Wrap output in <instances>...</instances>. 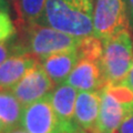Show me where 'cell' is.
Segmentation results:
<instances>
[{
    "instance_id": "obj_24",
    "label": "cell",
    "mask_w": 133,
    "mask_h": 133,
    "mask_svg": "<svg viewBox=\"0 0 133 133\" xmlns=\"http://www.w3.org/2000/svg\"><path fill=\"white\" fill-rule=\"evenodd\" d=\"M88 133H95L94 131H92V132H88ZM114 133H119V132H114Z\"/></svg>"
},
{
    "instance_id": "obj_12",
    "label": "cell",
    "mask_w": 133,
    "mask_h": 133,
    "mask_svg": "<svg viewBox=\"0 0 133 133\" xmlns=\"http://www.w3.org/2000/svg\"><path fill=\"white\" fill-rule=\"evenodd\" d=\"M79 53L77 50L64 51L51 55L39 61L40 65L53 81L56 85L64 83L72 72L79 61Z\"/></svg>"
},
{
    "instance_id": "obj_13",
    "label": "cell",
    "mask_w": 133,
    "mask_h": 133,
    "mask_svg": "<svg viewBox=\"0 0 133 133\" xmlns=\"http://www.w3.org/2000/svg\"><path fill=\"white\" fill-rule=\"evenodd\" d=\"M23 109L11 90H0V120L9 130L20 127Z\"/></svg>"
},
{
    "instance_id": "obj_4",
    "label": "cell",
    "mask_w": 133,
    "mask_h": 133,
    "mask_svg": "<svg viewBox=\"0 0 133 133\" xmlns=\"http://www.w3.org/2000/svg\"><path fill=\"white\" fill-rule=\"evenodd\" d=\"M103 53L100 60L107 84H122L133 65V38L124 30L102 41Z\"/></svg>"
},
{
    "instance_id": "obj_21",
    "label": "cell",
    "mask_w": 133,
    "mask_h": 133,
    "mask_svg": "<svg viewBox=\"0 0 133 133\" xmlns=\"http://www.w3.org/2000/svg\"><path fill=\"white\" fill-rule=\"evenodd\" d=\"M9 1L8 0H0V11L9 12Z\"/></svg>"
},
{
    "instance_id": "obj_7",
    "label": "cell",
    "mask_w": 133,
    "mask_h": 133,
    "mask_svg": "<svg viewBox=\"0 0 133 133\" xmlns=\"http://www.w3.org/2000/svg\"><path fill=\"white\" fill-rule=\"evenodd\" d=\"M50 102L60 123V133H84L74 119L77 89L68 83L57 85L49 95Z\"/></svg>"
},
{
    "instance_id": "obj_10",
    "label": "cell",
    "mask_w": 133,
    "mask_h": 133,
    "mask_svg": "<svg viewBox=\"0 0 133 133\" xmlns=\"http://www.w3.org/2000/svg\"><path fill=\"white\" fill-rule=\"evenodd\" d=\"M100 105H101V90L80 91L76 102L74 119L82 130L87 132L94 131L100 112Z\"/></svg>"
},
{
    "instance_id": "obj_1",
    "label": "cell",
    "mask_w": 133,
    "mask_h": 133,
    "mask_svg": "<svg viewBox=\"0 0 133 133\" xmlns=\"http://www.w3.org/2000/svg\"><path fill=\"white\" fill-rule=\"evenodd\" d=\"M93 0H47L38 23L78 38L93 36Z\"/></svg>"
},
{
    "instance_id": "obj_11",
    "label": "cell",
    "mask_w": 133,
    "mask_h": 133,
    "mask_svg": "<svg viewBox=\"0 0 133 133\" xmlns=\"http://www.w3.org/2000/svg\"><path fill=\"white\" fill-rule=\"evenodd\" d=\"M39 63L31 55H18L0 64V90H11L30 70Z\"/></svg>"
},
{
    "instance_id": "obj_20",
    "label": "cell",
    "mask_w": 133,
    "mask_h": 133,
    "mask_svg": "<svg viewBox=\"0 0 133 133\" xmlns=\"http://www.w3.org/2000/svg\"><path fill=\"white\" fill-rule=\"evenodd\" d=\"M122 84H123V85H125L127 88H129L130 90L133 91V65H132V69H131L130 73L128 74V77H127V79H125V81H124Z\"/></svg>"
},
{
    "instance_id": "obj_17",
    "label": "cell",
    "mask_w": 133,
    "mask_h": 133,
    "mask_svg": "<svg viewBox=\"0 0 133 133\" xmlns=\"http://www.w3.org/2000/svg\"><path fill=\"white\" fill-rule=\"evenodd\" d=\"M18 55H22V53L20 51L18 43H17L16 36L10 40L0 42V64L3 63L9 58Z\"/></svg>"
},
{
    "instance_id": "obj_23",
    "label": "cell",
    "mask_w": 133,
    "mask_h": 133,
    "mask_svg": "<svg viewBox=\"0 0 133 133\" xmlns=\"http://www.w3.org/2000/svg\"><path fill=\"white\" fill-rule=\"evenodd\" d=\"M10 130H9V128H8L5 123H3L1 120H0V133H8Z\"/></svg>"
},
{
    "instance_id": "obj_22",
    "label": "cell",
    "mask_w": 133,
    "mask_h": 133,
    "mask_svg": "<svg viewBox=\"0 0 133 133\" xmlns=\"http://www.w3.org/2000/svg\"><path fill=\"white\" fill-rule=\"evenodd\" d=\"M8 133H29L26 129H23L22 127H17L15 129H11V130Z\"/></svg>"
},
{
    "instance_id": "obj_25",
    "label": "cell",
    "mask_w": 133,
    "mask_h": 133,
    "mask_svg": "<svg viewBox=\"0 0 133 133\" xmlns=\"http://www.w3.org/2000/svg\"><path fill=\"white\" fill-rule=\"evenodd\" d=\"M85 133H88V132H85Z\"/></svg>"
},
{
    "instance_id": "obj_14",
    "label": "cell",
    "mask_w": 133,
    "mask_h": 133,
    "mask_svg": "<svg viewBox=\"0 0 133 133\" xmlns=\"http://www.w3.org/2000/svg\"><path fill=\"white\" fill-rule=\"evenodd\" d=\"M47 0H14L17 15L15 23H38L41 18Z\"/></svg>"
},
{
    "instance_id": "obj_5",
    "label": "cell",
    "mask_w": 133,
    "mask_h": 133,
    "mask_svg": "<svg viewBox=\"0 0 133 133\" xmlns=\"http://www.w3.org/2000/svg\"><path fill=\"white\" fill-rule=\"evenodd\" d=\"M93 36L104 41L129 30L125 0H93Z\"/></svg>"
},
{
    "instance_id": "obj_3",
    "label": "cell",
    "mask_w": 133,
    "mask_h": 133,
    "mask_svg": "<svg viewBox=\"0 0 133 133\" xmlns=\"http://www.w3.org/2000/svg\"><path fill=\"white\" fill-rule=\"evenodd\" d=\"M133 114V91L123 84H107L101 90V105L95 133H114Z\"/></svg>"
},
{
    "instance_id": "obj_2",
    "label": "cell",
    "mask_w": 133,
    "mask_h": 133,
    "mask_svg": "<svg viewBox=\"0 0 133 133\" xmlns=\"http://www.w3.org/2000/svg\"><path fill=\"white\" fill-rule=\"evenodd\" d=\"M16 40L22 55H31L39 61L51 55L77 50L82 38L73 37L39 23H15Z\"/></svg>"
},
{
    "instance_id": "obj_18",
    "label": "cell",
    "mask_w": 133,
    "mask_h": 133,
    "mask_svg": "<svg viewBox=\"0 0 133 133\" xmlns=\"http://www.w3.org/2000/svg\"><path fill=\"white\" fill-rule=\"evenodd\" d=\"M119 133H133V114L127 118L118 129Z\"/></svg>"
},
{
    "instance_id": "obj_15",
    "label": "cell",
    "mask_w": 133,
    "mask_h": 133,
    "mask_svg": "<svg viewBox=\"0 0 133 133\" xmlns=\"http://www.w3.org/2000/svg\"><path fill=\"white\" fill-rule=\"evenodd\" d=\"M78 53L80 59H88L100 62L103 53L102 40L95 38L94 36L82 38L80 45L78 48Z\"/></svg>"
},
{
    "instance_id": "obj_6",
    "label": "cell",
    "mask_w": 133,
    "mask_h": 133,
    "mask_svg": "<svg viewBox=\"0 0 133 133\" xmlns=\"http://www.w3.org/2000/svg\"><path fill=\"white\" fill-rule=\"evenodd\" d=\"M56 88V84L38 63L11 89L23 107L47 98Z\"/></svg>"
},
{
    "instance_id": "obj_19",
    "label": "cell",
    "mask_w": 133,
    "mask_h": 133,
    "mask_svg": "<svg viewBox=\"0 0 133 133\" xmlns=\"http://www.w3.org/2000/svg\"><path fill=\"white\" fill-rule=\"evenodd\" d=\"M127 7H128V14H129V21H130V26L133 29V0H125Z\"/></svg>"
},
{
    "instance_id": "obj_8",
    "label": "cell",
    "mask_w": 133,
    "mask_h": 133,
    "mask_svg": "<svg viewBox=\"0 0 133 133\" xmlns=\"http://www.w3.org/2000/svg\"><path fill=\"white\" fill-rule=\"evenodd\" d=\"M20 127L29 133H60V123L49 95L24 107Z\"/></svg>"
},
{
    "instance_id": "obj_26",
    "label": "cell",
    "mask_w": 133,
    "mask_h": 133,
    "mask_svg": "<svg viewBox=\"0 0 133 133\" xmlns=\"http://www.w3.org/2000/svg\"><path fill=\"white\" fill-rule=\"evenodd\" d=\"M84 133H85V132H84Z\"/></svg>"
},
{
    "instance_id": "obj_9",
    "label": "cell",
    "mask_w": 133,
    "mask_h": 133,
    "mask_svg": "<svg viewBox=\"0 0 133 133\" xmlns=\"http://www.w3.org/2000/svg\"><path fill=\"white\" fill-rule=\"evenodd\" d=\"M66 83L80 91H100L107 85L100 62L79 59Z\"/></svg>"
},
{
    "instance_id": "obj_16",
    "label": "cell",
    "mask_w": 133,
    "mask_h": 133,
    "mask_svg": "<svg viewBox=\"0 0 133 133\" xmlns=\"http://www.w3.org/2000/svg\"><path fill=\"white\" fill-rule=\"evenodd\" d=\"M17 35V27L8 12L0 11V42L10 40Z\"/></svg>"
}]
</instances>
